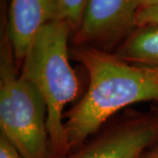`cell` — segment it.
Wrapping results in <instances>:
<instances>
[{"label":"cell","mask_w":158,"mask_h":158,"mask_svg":"<svg viewBox=\"0 0 158 158\" xmlns=\"http://www.w3.org/2000/svg\"><path fill=\"white\" fill-rule=\"evenodd\" d=\"M70 57L82 64L89 77L85 95L64 113L69 152L77 149L113 114L136 103L158 101V74L125 61L115 53L75 45Z\"/></svg>","instance_id":"obj_1"},{"label":"cell","mask_w":158,"mask_h":158,"mask_svg":"<svg viewBox=\"0 0 158 158\" xmlns=\"http://www.w3.org/2000/svg\"><path fill=\"white\" fill-rule=\"evenodd\" d=\"M69 24L56 19L34 38L21 63V76L33 83L45 100L53 158L69 152L64 131V108L78 94V80L69 62Z\"/></svg>","instance_id":"obj_2"},{"label":"cell","mask_w":158,"mask_h":158,"mask_svg":"<svg viewBox=\"0 0 158 158\" xmlns=\"http://www.w3.org/2000/svg\"><path fill=\"white\" fill-rule=\"evenodd\" d=\"M0 129L24 158H53L45 100L18 73L6 20L0 46Z\"/></svg>","instance_id":"obj_3"},{"label":"cell","mask_w":158,"mask_h":158,"mask_svg":"<svg viewBox=\"0 0 158 158\" xmlns=\"http://www.w3.org/2000/svg\"><path fill=\"white\" fill-rule=\"evenodd\" d=\"M157 142V115H135L105 130L64 158H140Z\"/></svg>","instance_id":"obj_4"},{"label":"cell","mask_w":158,"mask_h":158,"mask_svg":"<svg viewBox=\"0 0 158 158\" xmlns=\"http://www.w3.org/2000/svg\"><path fill=\"white\" fill-rule=\"evenodd\" d=\"M140 0H88L75 43L105 49L135 27Z\"/></svg>","instance_id":"obj_5"},{"label":"cell","mask_w":158,"mask_h":158,"mask_svg":"<svg viewBox=\"0 0 158 158\" xmlns=\"http://www.w3.org/2000/svg\"><path fill=\"white\" fill-rule=\"evenodd\" d=\"M59 19L56 0H10L7 24L17 64H21L40 31Z\"/></svg>","instance_id":"obj_6"},{"label":"cell","mask_w":158,"mask_h":158,"mask_svg":"<svg viewBox=\"0 0 158 158\" xmlns=\"http://www.w3.org/2000/svg\"><path fill=\"white\" fill-rule=\"evenodd\" d=\"M115 54L132 64L158 74V26L135 27Z\"/></svg>","instance_id":"obj_7"},{"label":"cell","mask_w":158,"mask_h":158,"mask_svg":"<svg viewBox=\"0 0 158 158\" xmlns=\"http://www.w3.org/2000/svg\"><path fill=\"white\" fill-rule=\"evenodd\" d=\"M88 0H56L59 19L69 24L72 30H77L85 13Z\"/></svg>","instance_id":"obj_8"},{"label":"cell","mask_w":158,"mask_h":158,"mask_svg":"<svg viewBox=\"0 0 158 158\" xmlns=\"http://www.w3.org/2000/svg\"><path fill=\"white\" fill-rule=\"evenodd\" d=\"M135 25V27L158 26V5L140 9L136 13Z\"/></svg>","instance_id":"obj_9"},{"label":"cell","mask_w":158,"mask_h":158,"mask_svg":"<svg viewBox=\"0 0 158 158\" xmlns=\"http://www.w3.org/2000/svg\"><path fill=\"white\" fill-rule=\"evenodd\" d=\"M0 158H24L6 137L0 135Z\"/></svg>","instance_id":"obj_10"},{"label":"cell","mask_w":158,"mask_h":158,"mask_svg":"<svg viewBox=\"0 0 158 158\" xmlns=\"http://www.w3.org/2000/svg\"><path fill=\"white\" fill-rule=\"evenodd\" d=\"M140 158H158V142L148 148Z\"/></svg>","instance_id":"obj_11"},{"label":"cell","mask_w":158,"mask_h":158,"mask_svg":"<svg viewBox=\"0 0 158 158\" xmlns=\"http://www.w3.org/2000/svg\"><path fill=\"white\" fill-rule=\"evenodd\" d=\"M156 5H158V0H140V9Z\"/></svg>","instance_id":"obj_12"},{"label":"cell","mask_w":158,"mask_h":158,"mask_svg":"<svg viewBox=\"0 0 158 158\" xmlns=\"http://www.w3.org/2000/svg\"><path fill=\"white\" fill-rule=\"evenodd\" d=\"M155 114H156L158 116V106H156V109H155Z\"/></svg>","instance_id":"obj_13"}]
</instances>
